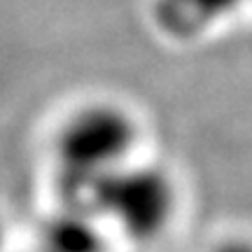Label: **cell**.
Returning a JSON list of instances; mask_svg holds the SVG:
<instances>
[{
  "instance_id": "6da1fadb",
  "label": "cell",
  "mask_w": 252,
  "mask_h": 252,
  "mask_svg": "<svg viewBox=\"0 0 252 252\" xmlns=\"http://www.w3.org/2000/svg\"><path fill=\"white\" fill-rule=\"evenodd\" d=\"M138 124L126 108L96 100L72 110L56 131L54 163L61 206L96 215V196L115 171L131 163Z\"/></svg>"
},
{
  "instance_id": "5b68a950",
  "label": "cell",
  "mask_w": 252,
  "mask_h": 252,
  "mask_svg": "<svg viewBox=\"0 0 252 252\" xmlns=\"http://www.w3.org/2000/svg\"><path fill=\"white\" fill-rule=\"evenodd\" d=\"M215 252H252V243H248V241H226Z\"/></svg>"
},
{
  "instance_id": "3957f363",
  "label": "cell",
  "mask_w": 252,
  "mask_h": 252,
  "mask_svg": "<svg viewBox=\"0 0 252 252\" xmlns=\"http://www.w3.org/2000/svg\"><path fill=\"white\" fill-rule=\"evenodd\" d=\"M248 0H152L150 19L171 42H194L224 26Z\"/></svg>"
},
{
  "instance_id": "7a4b0ae2",
  "label": "cell",
  "mask_w": 252,
  "mask_h": 252,
  "mask_svg": "<svg viewBox=\"0 0 252 252\" xmlns=\"http://www.w3.org/2000/svg\"><path fill=\"white\" fill-rule=\"evenodd\" d=\"M96 215L108 217L126 236L147 241L161 234L175 210L171 175L150 163H126L103 182Z\"/></svg>"
},
{
  "instance_id": "277c9868",
  "label": "cell",
  "mask_w": 252,
  "mask_h": 252,
  "mask_svg": "<svg viewBox=\"0 0 252 252\" xmlns=\"http://www.w3.org/2000/svg\"><path fill=\"white\" fill-rule=\"evenodd\" d=\"M40 250L45 252H105V238L98 215L82 208L61 206L40 231Z\"/></svg>"
},
{
  "instance_id": "8992f818",
  "label": "cell",
  "mask_w": 252,
  "mask_h": 252,
  "mask_svg": "<svg viewBox=\"0 0 252 252\" xmlns=\"http://www.w3.org/2000/svg\"><path fill=\"white\" fill-rule=\"evenodd\" d=\"M37 252H45V250H37Z\"/></svg>"
}]
</instances>
